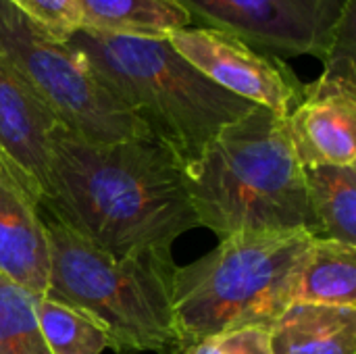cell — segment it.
<instances>
[{
	"label": "cell",
	"instance_id": "obj_20",
	"mask_svg": "<svg viewBox=\"0 0 356 354\" xmlns=\"http://www.w3.org/2000/svg\"><path fill=\"white\" fill-rule=\"evenodd\" d=\"M0 175H8V171H6V167H4L2 161H0Z\"/></svg>",
	"mask_w": 356,
	"mask_h": 354
},
{
	"label": "cell",
	"instance_id": "obj_6",
	"mask_svg": "<svg viewBox=\"0 0 356 354\" xmlns=\"http://www.w3.org/2000/svg\"><path fill=\"white\" fill-rule=\"evenodd\" d=\"M0 58L71 134L96 144L150 136L67 42L46 33L8 0H0Z\"/></svg>",
	"mask_w": 356,
	"mask_h": 354
},
{
	"label": "cell",
	"instance_id": "obj_7",
	"mask_svg": "<svg viewBox=\"0 0 356 354\" xmlns=\"http://www.w3.org/2000/svg\"><path fill=\"white\" fill-rule=\"evenodd\" d=\"M192 25L227 31L275 56L311 54L321 61L334 48L355 0H173Z\"/></svg>",
	"mask_w": 356,
	"mask_h": 354
},
{
	"label": "cell",
	"instance_id": "obj_16",
	"mask_svg": "<svg viewBox=\"0 0 356 354\" xmlns=\"http://www.w3.org/2000/svg\"><path fill=\"white\" fill-rule=\"evenodd\" d=\"M33 311L50 354H100L104 348H111L106 332L67 303L35 296Z\"/></svg>",
	"mask_w": 356,
	"mask_h": 354
},
{
	"label": "cell",
	"instance_id": "obj_15",
	"mask_svg": "<svg viewBox=\"0 0 356 354\" xmlns=\"http://www.w3.org/2000/svg\"><path fill=\"white\" fill-rule=\"evenodd\" d=\"M296 303L356 309V246L315 238L298 282Z\"/></svg>",
	"mask_w": 356,
	"mask_h": 354
},
{
	"label": "cell",
	"instance_id": "obj_2",
	"mask_svg": "<svg viewBox=\"0 0 356 354\" xmlns=\"http://www.w3.org/2000/svg\"><path fill=\"white\" fill-rule=\"evenodd\" d=\"M198 227L234 234L307 232L319 238L302 165L288 121L265 106L227 123L196 161L186 165Z\"/></svg>",
	"mask_w": 356,
	"mask_h": 354
},
{
	"label": "cell",
	"instance_id": "obj_4",
	"mask_svg": "<svg viewBox=\"0 0 356 354\" xmlns=\"http://www.w3.org/2000/svg\"><path fill=\"white\" fill-rule=\"evenodd\" d=\"M40 209V207H38ZM50 248V298L94 319L117 354H179L171 252L115 257L42 213Z\"/></svg>",
	"mask_w": 356,
	"mask_h": 354
},
{
	"label": "cell",
	"instance_id": "obj_11",
	"mask_svg": "<svg viewBox=\"0 0 356 354\" xmlns=\"http://www.w3.org/2000/svg\"><path fill=\"white\" fill-rule=\"evenodd\" d=\"M0 275L33 296L50 288V248L38 202L0 175Z\"/></svg>",
	"mask_w": 356,
	"mask_h": 354
},
{
	"label": "cell",
	"instance_id": "obj_13",
	"mask_svg": "<svg viewBox=\"0 0 356 354\" xmlns=\"http://www.w3.org/2000/svg\"><path fill=\"white\" fill-rule=\"evenodd\" d=\"M81 13V29L131 35L167 38V33L192 25L190 15L173 0H75Z\"/></svg>",
	"mask_w": 356,
	"mask_h": 354
},
{
	"label": "cell",
	"instance_id": "obj_9",
	"mask_svg": "<svg viewBox=\"0 0 356 354\" xmlns=\"http://www.w3.org/2000/svg\"><path fill=\"white\" fill-rule=\"evenodd\" d=\"M165 40L213 83L252 104L288 117L302 98L305 83L280 56L227 31L188 25Z\"/></svg>",
	"mask_w": 356,
	"mask_h": 354
},
{
	"label": "cell",
	"instance_id": "obj_1",
	"mask_svg": "<svg viewBox=\"0 0 356 354\" xmlns=\"http://www.w3.org/2000/svg\"><path fill=\"white\" fill-rule=\"evenodd\" d=\"M38 207L115 257L171 252L181 234L198 227L186 165L152 136L96 144L60 125Z\"/></svg>",
	"mask_w": 356,
	"mask_h": 354
},
{
	"label": "cell",
	"instance_id": "obj_10",
	"mask_svg": "<svg viewBox=\"0 0 356 354\" xmlns=\"http://www.w3.org/2000/svg\"><path fill=\"white\" fill-rule=\"evenodd\" d=\"M60 123L0 58V161L8 175L40 202Z\"/></svg>",
	"mask_w": 356,
	"mask_h": 354
},
{
	"label": "cell",
	"instance_id": "obj_17",
	"mask_svg": "<svg viewBox=\"0 0 356 354\" xmlns=\"http://www.w3.org/2000/svg\"><path fill=\"white\" fill-rule=\"evenodd\" d=\"M35 296L0 275V354H50L33 311Z\"/></svg>",
	"mask_w": 356,
	"mask_h": 354
},
{
	"label": "cell",
	"instance_id": "obj_14",
	"mask_svg": "<svg viewBox=\"0 0 356 354\" xmlns=\"http://www.w3.org/2000/svg\"><path fill=\"white\" fill-rule=\"evenodd\" d=\"M319 238L356 246V167H302Z\"/></svg>",
	"mask_w": 356,
	"mask_h": 354
},
{
	"label": "cell",
	"instance_id": "obj_18",
	"mask_svg": "<svg viewBox=\"0 0 356 354\" xmlns=\"http://www.w3.org/2000/svg\"><path fill=\"white\" fill-rule=\"evenodd\" d=\"M15 8H19L29 21L42 27L52 38L67 42L73 33H77L81 23V13L75 0H8Z\"/></svg>",
	"mask_w": 356,
	"mask_h": 354
},
{
	"label": "cell",
	"instance_id": "obj_5",
	"mask_svg": "<svg viewBox=\"0 0 356 354\" xmlns=\"http://www.w3.org/2000/svg\"><path fill=\"white\" fill-rule=\"evenodd\" d=\"M307 232L234 234L198 261L173 271V319L179 351L196 340L267 328L296 303L313 248Z\"/></svg>",
	"mask_w": 356,
	"mask_h": 354
},
{
	"label": "cell",
	"instance_id": "obj_8",
	"mask_svg": "<svg viewBox=\"0 0 356 354\" xmlns=\"http://www.w3.org/2000/svg\"><path fill=\"white\" fill-rule=\"evenodd\" d=\"M302 167H356L355 17L348 19L323 61V73L307 83L300 102L286 117Z\"/></svg>",
	"mask_w": 356,
	"mask_h": 354
},
{
	"label": "cell",
	"instance_id": "obj_3",
	"mask_svg": "<svg viewBox=\"0 0 356 354\" xmlns=\"http://www.w3.org/2000/svg\"><path fill=\"white\" fill-rule=\"evenodd\" d=\"M67 44L92 75L184 165L200 156L221 127L257 104L229 94L192 67L165 38L108 35L88 29Z\"/></svg>",
	"mask_w": 356,
	"mask_h": 354
},
{
	"label": "cell",
	"instance_id": "obj_12",
	"mask_svg": "<svg viewBox=\"0 0 356 354\" xmlns=\"http://www.w3.org/2000/svg\"><path fill=\"white\" fill-rule=\"evenodd\" d=\"M269 340L271 354H356V309L294 303Z\"/></svg>",
	"mask_w": 356,
	"mask_h": 354
},
{
	"label": "cell",
	"instance_id": "obj_19",
	"mask_svg": "<svg viewBox=\"0 0 356 354\" xmlns=\"http://www.w3.org/2000/svg\"><path fill=\"white\" fill-rule=\"evenodd\" d=\"M179 354H271L267 328H238L184 346Z\"/></svg>",
	"mask_w": 356,
	"mask_h": 354
}]
</instances>
